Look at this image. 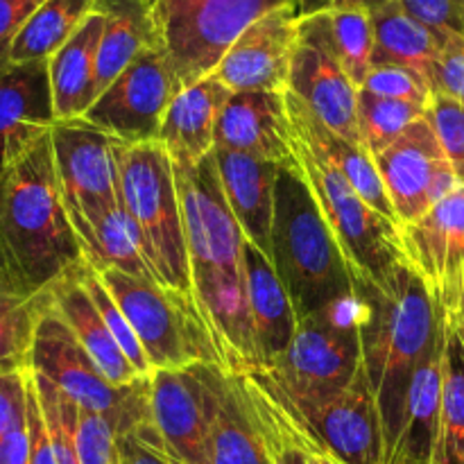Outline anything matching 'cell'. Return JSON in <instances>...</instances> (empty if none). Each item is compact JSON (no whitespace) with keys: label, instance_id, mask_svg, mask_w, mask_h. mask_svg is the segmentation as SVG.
Returning a JSON list of instances; mask_svg holds the SVG:
<instances>
[{"label":"cell","instance_id":"6da1fadb","mask_svg":"<svg viewBox=\"0 0 464 464\" xmlns=\"http://www.w3.org/2000/svg\"><path fill=\"white\" fill-rule=\"evenodd\" d=\"M175 177L195 306L220 353L222 367L247 372L258 367V358L245 288L243 229L222 193L213 154L198 166H175Z\"/></svg>","mask_w":464,"mask_h":464},{"label":"cell","instance_id":"7a4b0ae2","mask_svg":"<svg viewBox=\"0 0 464 464\" xmlns=\"http://www.w3.org/2000/svg\"><path fill=\"white\" fill-rule=\"evenodd\" d=\"M361 304L362 372L381 415L385 464L401 430L412 376L444 331V315L411 263H403L385 285L356 284Z\"/></svg>","mask_w":464,"mask_h":464},{"label":"cell","instance_id":"3957f363","mask_svg":"<svg viewBox=\"0 0 464 464\" xmlns=\"http://www.w3.org/2000/svg\"><path fill=\"white\" fill-rule=\"evenodd\" d=\"M0 254L32 293L84 263L54 168L50 134L0 177Z\"/></svg>","mask_w":464,"mask_h":464},{"label":"cell","instance_id":"277c9868","mask_svg":"<svg viewBox=\"0 0 464 464\" xmlns=\"http://www.w3.org/2000/svg\"><path fill=\"white\" fill-rule=\"evenodd\" d=\"M270 261L299 320L356 297L352 270L297 163L279 168Z\"/></svg>","mask_w":464,"mask_h":464},{"label":"cell","instance_id":"5b68a950","mask_svg":"<svg viewBox=\"0 0 464 464\" xmlns=\"http://www.w3.org/2000/svg\"><path fill=\"white\" fill-rule=\"evenodd\" d=\"M121 199L145 240L157 284L195 304L186 247L184 211L172 159L159 140L116 143Z\"/></svg>","mask_w":464,"mask_h":464},{"label":"cell","instance_id":"8992f818","mask_svg":"<svg viewBox=\"0 0 464 464\" xmlns=\"http://www.w3.org/2000/svg\"><path fill=\"white\" fill-rule=\"evenodd\" d=\"M293 131V127H290ZM293 154L322 216L329 222L352 270L353 285H385L408 263L401 227L370 207L324 157L313 152L293 131Z\"/></svg>","mask_w":464,"mask_h":464},{"label":"cell","instance_id":"52a82bcc","mask_svg":"<svg viewBox=\"0 0 464 464\" xmlns=\"http://www.w3.org/2000/svg\"><path fill=\"white\" fill-rule=\"evenodd\" d=\"M261 370L290 401L320 403L344 392L362 374L358 297L299 320L284 356Z\"/></svg>","mask_w":464,"mask_h":464},{"label":"cell","instance_id":"ba28073f","mask_svg":"<svg viewBox=\"0 0 464 464\" xmlns=\"http://www.w3.org/2000/svg\"><path fill=\"white\" fill-rule=\"evenodd\" d=\"M98 275L125 313L152 372L193 365L222 367L220 353L195 304L157 281L139 279L111 267Z\"/></svg>","mask_w":464,"mask_h":464},{"label":"cell","instance_id":"9c48e42d","mask_svg":"<svg viewBox=\"0 0 464 464\" xmlns=\"http://www.w3.org/2000/svg\"><path fill=\"white\" fill-rule=\"evenodd\" d=\"M34 374L45 376L62 392L75 399L80 408L107 415L121 435L131 433L150 420V376L131 385H113L100 372L71 326L62 320L53 304L45 302L36 324L30 352V367Z\"/></svg>","mask_w":464,"mask_h":464},{"label":"cell","instance_id":"30bf717a","mask_svg":"<svg viewBox=\"0 0 464 464\" xmlns=\"http://www.w3.org/2000/svg\"><path fill=\"white\" fill-rule=\"evenodd\" d=\"M299 0H161V41L181 86L211 75L245 27Z\"/></svg>","mask_w":464,"mask_h":464},{"label":"cell","instance_id":"8fae6325","mask_svg":"<svg viewBox=\"0 0 464 464\" xmlns=\"http://www.w3.org/2000/svg\"><path fill=\"white\" fill-rule=\"evenodd\" d=\"M184 89L163 48L143 50L82 116L125 145L159 140L161 122Z\"/></svg>","mask_w":464,"mask_h":464},{"label":"cell","instance_id":"7c38bea8","mask_svg":"<svg viewBox=\"0 0 464 464\" xmlns=\"http://www.w3.org/2000/svg\"><path fill=\"white\" fill-rule=\"evenodd\" d=\"M218 367L193 365L150 374V420L175 462L211 464Z\"/></svg>","mask_w":464,"mask_h":464},{"label":"cell","instance_id":"4fadbf2b","mask_svg":"<svg viewBox=\"0 0 464 464\" xmlns=\"http://www.w3.org/2000/svg\"><path fill=\"white\" fill-rule=\"evenodd\" d=\"M50 140L63 204L80 234L98 213L121 204L118 140L82 118L54 122Z\"/></svg>","mask_w":464,"mask_h":464},{"label":"cell","instance_id":"5bb4252c","mask_svg":"<svg viewBox=\"0 0 464 464\" xmlns=\"http://www.w3.org/2000/svg\"><path fill=\"white\" fill-rule=\"evenodd\" d=\"M401 243L444 320L458 324L464 299V186L458 184L426 216L401 227Z\"/></svg>","mask_w":464,"mask_h":464},{"label":"cell","instance_id":"9a60e30c","mask_svg":"<svg viewBox=\"0 0 464 464\" xmlns=\"http://www.w3.org/2000/svg\"><path fill=\"white\" fill-rule=\"evenodd\" d=\"M288 93L331 131L362 143L358 130V86L349 80L326 44L324 14L299 16Z\"/></svg>","mask_w":464,"mask_h":464},{"label":"cell","instance_id":"2e32d148","mask_svg":"<svg viewBox=\"0 0 464 464\" xmlns=\"http://www.w3.org/2000/svg\"><path fill=\"white\" fill-rule=\"evenodd\" d=\"M272 392L295 415V420L344 464H385V440L379 408L362 372L344 392L329 401L297 403L279 392L256 367Z\"/></svg>","mask_w":464,"mask_h":464},{"label":"cell","instance_id":"e0dca14e","mask_svg":"<svg viewBox=\"0 0 464 464\" xmlns=\"http://www.w3.org/2000/svg\"><path fill=\"white\" fill-rule=\"evenodd\" d=\"M399 225L420 220L458 186L453 168L429 118H420L401 139L374 157Z\"/></svg>","mask_w":464,"mask_h":464},{"label":"cell","instance_id":"ac0fdd59","mask_svg":"<svg viewBox=\"0 0 464 464\" xmlns=\"http://www.w3.org/2000/svg\"><path fill=\"white\" fill-rule=\"evenodd\" d=\"M297 5L272 9L240 32L220 63L213 68V75L231 93H285L297 48Z\"/></svg>","mask_w":464,"mask_h":464},{"label":"cell","instance_id":"d6986e66","mask_svg":"<svg viewBox=\"0 0 464 464\" xmlns=\"http://www.w3.org/2000/svg\"><path fill=\"white\" fill-rule=\"evenodd\" d=\"M57 122L48 62L0 68V177Z\"/></svg>","mask_w":464,"mask_h":464},{"label":"cell","instance_id":"ffe728a7","mask_svg":"<svg viewBox=\"0 0 464 464\" xmlns=\"http://www.w3.org/2000/svg\"><path fill=\"white\" fill-rule=\"evenodd\" d=\"M216 148L252 154L276 166L295 163L285 93H231L216 122Z\"/></svg>","mask_w":464,"mask_h":464},{"label":"cell","instance_id":"44dd1931","mask_svg":"<svg viewBox=\"0 0 464 464\" xmlns=\"http://www.w3.org/2000/svg\"><path fill=\"white\" fill-rule=\"evenodd\" d=\"M218 179L236 222L247 243L270 258V236L275 222V195L279 168L266 159L234 150H213Z\"/></svg>","mask_w":464,"mask_h":464},{"label":"cell","instance_id":"7402d4cb","mask_svg":"<svg viewBox=\"0 0 464 464\" xmlns=\"http://www.w3.org/2000/svg\"><path fill=\"white\" fill-rule=\"evenodd\" d=\"M231 91L207 75L184 86L168 107L159 131V143L175 166H198L216 150V122Z\"/></svg>","mask_w":464,"mask_h":464},{"label":"cell","instance_id":"603a6c76","mask_svg":"<svg viewBox=\"0 0 464 464\" xmlns=\"http://www.w3.org/2000/svg\"><path fill=\"white\" fill-rule=\"evenodd\" d=\"M245 288L252 317L258 367H270L284 356L297 334L299 317L275 266L245 240Z\"/></svg>","mask_w":464,"mask_h":464},{"label":"cell","instance_id":"cb8c5ba5","mask_svg":"<svg viewBox=\"0 0 464 464\" xmlns=\"http://www.w3.org/2000/svg\"><path fill=\"white\" fill-rule=\"evenodd\" d=\"M285 111H288V121L295 134H297L313 152L324 157L335 170L343 172L344 179L353 186V190H356L374 211H379L381 216H385L388 220L399 225L397 216H394L392 202H390L388 198V190H385L383 179H381L379 168H376L374 157L367 152L365 145L343 139V136H338L335 131H331L329 127L322 125V122L317 121L295 95H290L288 91H285Z\"/></svg>","mask_w":464,"mask_h":464},{"label":"cell","instance_id":"d4e9b609","mask_svg":"<svg viewBox=\"0 0 464 464\" xmlns=\"http://www.w3.org/2000/svg\"><path fill=\"white\" fill-rule=\"evenodd\" d=\"M93 12L104 18L98 53V95L143 50L163 48L161 0H95Z\"/></svg>","mask_w":464,"mask_h":464},{"label":"cell","instance_id":"484cf974","mask_svg":"<svg viewBox=\"0 0 464 464\" xmlns=\"http://www.w3.org/2000/svg\"><path fill=\"white\" fill-rule=\"evenodd\" d=\"M48 297L54 311L71 326L82 347L89 352V356L93 358L100 372L113 385L122 388V385H131L136 381L145 379L131 367V362L127 361L125 353L116 344L111 331L107 329L98 306H95L93 297L77 276V267H72L68 275H63L62 279L50 285Z\"/></svg>","mask_w":464,"mask_h":464},{"label":"cell","instance_id":"4316f807","mask_svg":"<svg viewBox=\"0 0 464 464\" xmlns=\"http://www.w3.org/2000/svg\"><path fill=\"white\" fill-rule=\"evenodd\" d=\"M104 18L91 14L80 30L48 59L50 89L57 121H77L98 98V53Z\"/></svg>","mask_w":464,"mask_h":464},{"label":"cell","instance_id":"83f0119b","mask_svg":"<svg viewBox=\"0 0 464 464\" xmlns=\"http://www.w3.org/2000/svg\"><path fill=\"white\" fill-rule=\"evenodd\" d=\"M211 464H275L247 392L234 372L218 367Z\"/></svg>","mask_w":464,"mask_h":464},{"label":"cell","instance_id":"f1b7e54d","mask_svg":"<svg viewBox=\"0 0 464 464\" xmlns=\"http://www.w3.org/2000/svg\"><path fill=\"white\" fill-rule=\"evenodd\" d=\"M442 362L444 331L412 376L406 408H403L401 430L388 464H433L440 403H442Z\"/></svg>","mask_w":464,"mask_h":464},{"label":"cell","instance_id":"f546056e","mask_svg":"<svg viewBox=\"0 0 464 464\" xmlns=\"http://www.w3.org/2000/svg\"><path fill=\"white\" fill-rule=\"evenodd\" d=\"M77 238H80L84 263H89L93 270L100 272L111 267V270H121L130 276L157 281L152 267H150L143 236L127 213L122 199L116 207H109L98 213L77 234Z\"/></svg>","mask_w":464,"mask_h":464},{"label":"cell","instance_id":"4dcf8cb0","mask_svg":"<svg viewBox=\"0 0 464 464\" xmlns=\"http://www.w3.org/2000/svg\"><path fill=\"white\" fill-rule=\"evenodd\" d=\"M370 14L374 25L372 68L403 66L429 77L447 41L412 18L397 0H390Z\"/></svg>","mask_w":464,"mask_h":464},{"label":"cell","instance_id":"1f68e13d","mask_svg":"<svg viewBox=\"0 0 464 464\" xmlns=\"http://www.w3.org/2000/svg\"><path fill=\"white\" fill-rule=\"evenodd\" d=\"M45 302L48 290H27L0 254V374L30 367L32 343Z\"/></svg>","mask_w":464,"mask_h":464},{"label":"cell","instance_id":"d6a6232c","mask_svg":"<svg viewBox=\"0 0 464 464\" xmlns=\"http://www.w3.org/2000/svg\"><path fill=\"white\" fill-rule=\"evenodd\" d=\"M93 7L95 0H45L14 41L9 62H48L80 30Z\"/></svg>","mask_w":464,"mask_h":464},{"label":"cell","instance_id":"836d02e7","mask_svg":"<svg viewBox=\"0 0 464 464\" xmlns=\"http://www.w3.org/2000/svg\"><path fill=\"white\" fill-rule=\"evenodd\" d=\"M433 464H464V340L444 320L442 403Z\"/></svg>","mask_w":464,"mask_h":464},{"label":"cell","instance_id":"e575fe53","mask_svg":"<svg viewBox=\"0 0 464 464\" xmlns=\"http://www.w3.org/2000/svg\"><path fill=\"white\" fill-rule=\"evenodd\" d=\"M324 36L343 71L361 89L372 71L374 53L372 14L365 9H340L324 14Z\"/></svg>","mask_w":464,"mask_h":464},{"label":"cell","instance_id":"d590c367","mask_svg":"<svg viewBox=\"0 0 464 464\" xmlns=\"http://www.w3.org/2000/svg\"><path fill=\"white\" fill-rule=\"evenodd\" d=\"M426 111L429 107L421 104L383 98L358 89V130H361L362 145L372 157H376L394 140L401 139L408 127L424 118Z\"/></svg>","mask_w":464,"mask_h":464},{"label":"cell","instance_id":"8d00e7d4","mask_svg":"<svg viewBox=\"0 0 464 464\" xmlns=\"http://www.w3.org/2000/svg\"><path fill=\"white\" fill-rule=\"evenodd\" d=\"M32 379H34L36 397H39L41 412H44L45 429H48L57 464H80V456H77L80 403L68 397L66 392H62L54 383H50L45 376L32 372Z\"/></svg>","mask_w":464,"mask_h":464},{"label":"cell","instance_id":"74e56055","mask_svg":"<svg viewBox=\"0 0 464 464\" xmlns=\"http://www.w3.org/2000/svg\"><path fill=\"white\" fill-rule=\"evenodd\" d=\"M77 276H80V281L84 284V288L89 290V295L93 297V302H95V306H98L100 315H102L104 324H107V329L111 331L113 340H116V344L121 347V352L125 353L127 361L131 362V367H134L140 376L152 374V367H150L148 358H145V352H143V347H140L139 338H136L134 329H131V324L127 322L125 313L121 311V306L116 304V299L111 297V293L107 290V285L102 284V279H100L98 272H95L89 263H80V266H77Z\"/></svg>","mask_w":464,"mask_h":464},{"label":"cell","instance_id":"f35d334b","mask_svg":"<svg viewBox=\"0 0 464 464\" xmlns=\"http://www.w3.org/2000/svg\"><path fill=\"white\" fill-rule=\"evenodd\" d=\"M121 430L107 415L80 408L77 424V456L80 464H122Z\"/></svg>","mask_w":464,"mask_h":464},{"label":"cell","instance_id":"ab89813d","mask_svg":"<svg viewBox=\"0 0 464 464\" xmlns=\"http://www.w3.org/2000/svg\"><path fill=\"white\" fill-rule=\"evenodd\" d=\"M426 118L442 143L458 184L464 186V104L444 95H433Z\"/></svg>","mask_w":464,"mask_h":464},{"label":"cell","instance_id":"60d3db41","mask_svg":"<svg viewBox=\"0 0 464 464\" xmlns=\"http://www.w3.org/2000/svg\"><path fill=\"white\" fill-rule=\"evenodd\" d=\"M361 89L374 95H383V98L421 104V107H429L433 100V91H430L426 77L403 66L372 68Z\"/></svg>","mask_w":464,"mask_h":464},{"label":"cell","instance_id":"b9f144b4","mask_svg":"<svg viewBox=\"0 0 464 464\" xmlns=\"http://www.w3.org/2000/svg\"><path fill=\"white\" fill-rule=\"evenodd\" d=\"M442 41L464 39V0H397Z\"/></svg>","mask_w":464,"mask_h":464},{"label":"cell","instance_id":"7bdbcfd3","mask_svg":"<svg viewBox=\"0 0 464 464\" xmlns=\"http://www.w3.org/2000/svg\"><path fill=\"white\" fill-rule=\"evenodd\" d=\"M426 82L433 95H444L464 104V39H451L444 44Z\"/></svg>","mask_w":464,"mask_h":464},{"label":"cell","instance_id":"ee69618b","mask_svg":"<svg viewBox=\"0 0 464 464\" xmlns=\"http://www.w3.org/2000/svg\"><path fill=\"white\" fill-rule=\"evenodd\" d=\"M27 424V370L0 374V440Z\"/></svg>","mask_w":464,"mask_h":464},{"label":"cell","instance_id":"f6af8a7d","mask_svg":"<svg viewBox=\"0 0 464 464\" xmlns=\"http://www.w3.org/2000/svg\"><path fill=\"white\" fill-rule=\"evenodd\" d=\"M118 444H121L122 464H172L152 421L140 424L131 433L121 435Z\"/></svg>","mask_w":464,"mask_h":464},{"label":"cell","instance_id":"bcb514c9","mask_svg":"<svg viewBox=\"0 0 464 464\" xmlns=\"http://www.w3.org/2000/svg\"><path fill=\"white\" fill-rule=\"evenodd\" d=\"M27 438H30V464H57L30 370H27Z\"/></svg>","mask_w":464,"mask_h":464},{"label":"cell","instance_id":"7dc6e473","mask_svg":"<svg viewBox=\"0 0 464 464\" xmlns=\"http://www.w3.org/2000/svg\"><path fill=\"white\" fill-rule=\"evenodd\" d=\"M44 3L45 0H0V68L7 66L14 41Z\"/></svg>","mask_w":464,"mask_h":464},{"label":"cell","instance_id":"c3c4849f","mask_svg":"<svg viewBox=\"0 0 464 464\" xmlns=\"http://www.w3.org/2000/svg\"><path fill=\"white\" fill-rule=\"evenodd\" d=\"M252 370L256 372L258 376H261V372H258L256 367H252ZM261 381H263V383H266V379H263V376H261ZM266 385H267V383H266ZM267 390H270V385H267ZM270 392H272V390H270ZM272 394H275V392H272ZM275 399H276V401H279V397H276V394H275ZM279 403H281V401H279ZM281 408H284L285 415H288V420H290V424H293L295 435H297L299 444H302L304 453H306V462H308V464H344V462H340L335 456H331V453L326 451V449L322 447V444L317 442V440L313 438V435L308 433V430L304 429V426L299 424L297 420H295V415L288 411V408L284 406V403H281Z\"/></svg>","mask_w":464,"mask_h":464},{"label":"cell","instance_id":"681fc988","mask_svg":"<svg viewBox=\"0 0 464 464\" xmlns=\"http://www.w3.org/2000/svg\"><path fill=\"white\" fill-rule=\"evenodd\" d=\"M390 0H299L297 9L299 16H313V14H329L340 12V9H365V12H374V9L383 7Z\"/></svg>","mask_w":464,"mask_h":464},{"label":"cell","instance_id":"f907efd6","mask_svg":"<svg viewBox=\"0 0 464 464\" xmlns=\"http://www.w3.org/2000/svg\"><path fill=\"white\" fill-rule=\"evenodd\" d=\"M0 464H30V438L27 424L0 440Z\"/></svg>","mask_w":464,"mask_h":464},{"label":"cell","instance_id":"816d5d0a","mask_svg":"<svg viewBox=\"0 0 464 464\" xmlns=\"http://www.w3.org/2000/svg\"><path fill=\"white\" fill-rule=\"evenodd\" d=\"M456 326L458 331H460V335H462V340H464V299H462V311H460V320H458V324H453Z\"/></svg>","mask_w":464,"mask_h":464},{"label":"cell","instance_id":"f5cc1de1","mask_svg":"<svg viewBox=\"0 0 464 464\" xmlns=\"http://www.w3.org/2000/svg\"><path fill=\"white\" fill-rule=\"evenodd\" d=\"M170 460H172V458H170ZM172 464H179V462H175V460H172Z\"/></svg>","mask_w":464,"mask_h":464}]
</instances>
